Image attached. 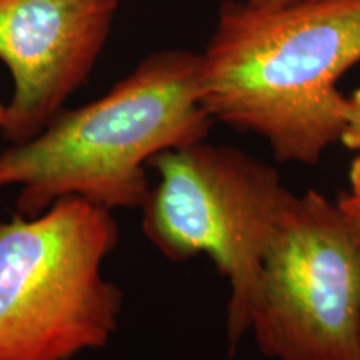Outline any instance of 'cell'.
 <instances>
[{
  "instance_id": "cell-5",
  "label": "cell",
  "mask_w": 360,
  "mask_h": 360,
  "mask_svg": "<svg viewBox=\"0 0 360 360\" xmlns=\"http://www.w3.org/2000/svg\"><path fill=\"white\" fill-rule=\"evenodd\" d=\"M277 360H360V236L322 193H292L260 262L250 310Z\"/></svg>"
},
{
  "instance_id": "cell-9",
  "label": "cell",
  "mask_w": 360,
  "mask_h": 360,
  "mask_svg": "<svg viewBox=\"0 0 360 360\" xmlns=\"http://www.w3.org/2000/svg\"><path fill=\"white\" fill-rule=\"evenodd\" d=\"M6 119H7V105L0 101V134L4 132V127H6Z\"/></svg>"
},
{
  "instance_id": "cell-1",
  "label": "cell",
  "mask_w": 360,
  "mask_h": 360,
  "mask_svg": "<svg viewBox=\"0 0 360 360\" xmlns=\"http://www.w3.org/2000/svg\"><path fill=\"white\" fill-rule=\"evenodd\" d=\"M360 62V0L262 8L225 2L200 53L214 120L260 135L278 162L315 165L345 125L337 82Z\"/></svg>"
},
{
  "instance_id": "cell-3",
  "label": "cell",
  "mask_w": 360,
  "mask_h": 360,
  "mask_svg": "<svg viewBox=\"0 0 360 360\" xmlns=\"http://www.w3.org/2000/svg\"><path fill=\"white\" fill-rule=\"evenodd\" d=\"M119 237L112 210L79 197L0 224V360H72L109 344L124 294L102 267Z\"/></svg>"
},
{
  "instance_id": "cell-8",
  "label": "cell",
  "mask_w": 360,
  "mask_h": 360,
  "mask_svg": "<svg viewBox=\"0 0 360 360\" xmlns=\"http://www.w3.org/2000/svg\"><path fill=\"white\" fill-rule=\"evenodd\" d=\"M250 6L254 7H262V8H276V7H283L290 6V4L304 2V0H247Z\"/></svg>"
},
{
  "instance_id": "cell-4",
  "label": "cell",
  "mask_w": 360,
  "mask_h": 360,
  "mask_svg": "<svg viewBox=\"0 0 360 360\" xmlns=\"http://www.w3.org/2000/svg\"><path fill=\"white\" fill-rule=\"evenodd\" d=\"M159 184L142 204L146 237L175 262L205 254L231 283L229 354L250 330L260 262L292 192L245 152L204 141L150 160Z\"/></svg>"
},
{
  "instance_id": "cell-7",
  "label": "cell",
  "mask_w": 360,
  "mask_h": 360,
  "mask_svg": "<svg viewBox=\"0 0 360 360\" xmlns=\"http://www.w3.org/2000/svg\"><path fill=\"white\" fill-rule=\"evenodd\" d=\"M340 142L350 150H354L355 157L349 170V191L340 197L337 204L360 236V89L355 90L352 96H349L347 114H345V125L342 130Z\"/></svg>"
},
{
  "instance_id": "cell-6",
  "label": "cell",
  "mask_w": 360,
  "mask_h": 360,
  "mask_svg": "<svg viewBox=\"0 0 360 360\" xmlns=\"http://www.w3.org/2000/svg\"><path fill=\"white\" fill-rule=\"evenodd\" d=\"M119 0H0V62L12 77L2 135L29 141L82 87Z\"/></svg>"
},
{
  "instance_id": "cell-2",
  "label": "cell",
  "mask_w": 360,
  "mask_h": 360,
  "mask_svg": "<svg viewBox=\"0 0 360 360\" xmlns=\"http://www.w3.org/2000/svg\"><path fill=\"white\" fill-rule=\"evenodd\" d=\"M214 119L202 102L200 53L162 51L97 101L60 110L37 135L0 152V192L32 217L65 197L114 212L146 202V164L204 141Z\"/></svg>"
}]
</instances>
